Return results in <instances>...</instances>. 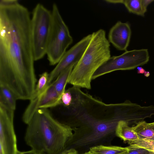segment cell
<instances>
[{
  "mask_svg": "<svg viewBox=\"0 0 154 154\" xmlns=\"http://www.w3.org/2000/svg\"><path fill=\"white\" fill-rule=\"evenodd\" d=\"M30 12L17 0L0 1V86L30 100L36 86Z\"/></svg>",
  "mask_w": 154,
  "mask_h": 154,
  "instance_id": "1",
  "label": "cell"
},
{
  "mask_svg": "<svg viewBox=\"0 0 154 154\" xmlns=\"http://www.w3.org/2000/svg\"><path fill=\"white\" fill-rule=\"evenodd\" d=\"M27 125L26 143L41 154H60L73 137V129L57 121L48 109H38Z\"/></svg>",
  "mask_w": 154,
  "mask_h": 154,
  "instance_id": "2",
  "label": "cell"
},
{
  "mask_svg": "<svg viewBox=\"0 0 154 154\" xmlns=\"http://www.w3.org/2000/svg\"><path fill=\"white\" fill-rule=\"evenodd\" d=\"M91 35L89 45L74 66L67 82L73 86L88 89L91 88L94 74L111 57L110 45L105 31L100 29Z\"/></svg>",
  "mask_w": 154,
  "mask_h": 154,
  "instance_id": "3",
  "label": "cell"
},
{
  "mask_svg": "<svg viewBox=\"0 0 154 154\" xmlns=\"http://www.w3.org/2000/svg\"><path fill=\"white\" fill-rule=\"evenodd\" d=\"M52 24L46 55L51 65L57 64L72 43L73 38L56 3L52 6Z\"/></svg>",
  "mask_w": 154,
  "mask_h": 154,
  "instance_id": "4",
  "label": "cell"
},
{
  "mask_svg": "<svg viewBox=\"0 0 154 154\" xmlns=\"http://www.w3.org/2000/svg\"><path fill=\"white\" fill-rule=\"evenodd\" d=\"M52 24L51 11L37 4L33 10L31 20V40L35 61L46 54Z\"/></svg>",
  "mask_w": 154,
  "mask_h": 154,
  "instance_id": "5",
  "label": "cell"
},
{
  "mask_svg": "<svg viewBox=\"0 0 154 154\" xmlns=\"http://www.w3.org/2000/svg\"><path fill=\"white\" fill-rule=\"evenodd\" d=\"M149 56L147 49L126 51L122 54L110 57L96 71L92 79L118 70H129L146 64Z\"/></svg>",
  "mask_w": 154,
  "mask_h": 154,
  "instance_id": "6",
  "label": "cell"
},
{
  "mask_svg": "<svg viewBox=\"0 0 154 154\" xmlns=\"http://www.w3.org/2000/svg\"><path fill=\"white\" fill-rule=\"evenodd\" d=\"M14 111L0 105V154H17L18 151L13 124Z\"/></svg>",
  "mask_w": 154,
  "mask_h": 154,
  "instance_id": "7",
  "label": "cell"
},
{
  "mask_svg": "<svg viewBox=\"0 0 154 154\" xmlns=\"http://www.w3.org/2000/svg\"><path fill=\"white\" fill-rule=\"evenodd\" d=\"M91 36V34L85 37L66 52L56 67L49 74L48 85L63 70L70 65L77 63L89 45Z\"/></svg>",
  "mask_w": 154,
  "mask_h": 154,
  "instance_id": "8",
  "label": "cell"
},
{
  "mask_svg": "<svg viewBox=\"0 0 154 154\" xmlns=\"http://www.w3.org/2000/svg\"><path fill=\"white\" fill-rule=\"evenodd\" d=\"M60 98L61 97L54 85L51 83L41 96L32 98L30 100V102L23 115V121L27 124L38 109L51 108L59 105Z\"/></svg>",
  "mask_w": 154,
  "mask_h": 154,
  "instance_id": "9",
  "label": "cell"
},
{
  "mask_svg": "<svg viewBox=\"0 0 154 154\" xmlns=\"http://www.w3.org/2000/svg\"><path fill=\"white\" fill-rule=\"evenodd\" d=\"M131 34V27L128 22L118 21L110 29L108 40L118 50L126 51Z\"/></svg>",
  "mask_w": 154,
  "mask_h": 154,
  "instance_id": "10",
  "label": "cell"
},
{
  "mask_svg": "<svg viewBox=\"0 0 154 154\" xmlns=\"http://www.w3.org/2000/svg\"><path fill=\"white\" fill-rule=\"evenodd\" d=\"M116 135L124 141H130L139 139L137 135L126 122L119 121L115 130Z\"/></svg>",
  "mask_w": 154,
  "mask_h": 154,
  "instance_id": "11",
  "label": "cell"
},
{
  "mask_svg": "<svg viewBox=\"0 0 154 154\" xmlns=\"http://www.w3.org/2000/svg\"><path fill=\"white\" fill-rule=\"evenodd\" d=\"M75 65L72 64L63 70L52 83L58 93L61 97L65 91V87L68 79Z\"/></svg>",
  "mask_w": 154,
  "mask_h": 154,
  "instance_id": "12",
  "label": "cell"
},
{
  "mask_svg": "<svg viewBox=\"0 0 154 154\" xmlns=\"http://www.w3.org/2000/svg\"><path fill=\"white\" fill-rule=\"evenodd\" d=\"M0 105L14 110L17 100L13 93L8 88L0 86Z\"/></svg>",
  "mask_w": 154,
  "mask_h": 154,
  "instance_id": "13",
  "label": "cell"
},
{
  "mask_svg": "<svg viewBox=\"0 0 154 154\" xmlns=\"http://www.w3.org/2000/svg\"><path fill=\"white\" fill-rule=\"evenodd\" d=\"M90 150L97 154H123L128 150L127 147L99 145L92 147Z\"/></svg>",
  "mask_w": 154,
  "mask_h": 154,
  "instance_id": "14",
  "label": "cell"
},
{
  "mask_svg": "<svg viewBox=\"0 0 154 154\" xmlns=\"http://www.w3.org/2000/svg\"><path fill=\"white\" fill-rule=\"evenodd\" d=\"M132 127L139 139L154 138V132L146 121L140 122Z\"/></svg>",
  "mask_w": 154,
  "mask_h": 154,
  "instance_id": "15",
  "label": "cell"
},
{
  "mask_svg": "<svg viewBox=\"0 0 154 154\" xmlns=\"http://www.w3.org/2000/svg\"><path fill=\"white\" fill-rule=\"evenodd\" d=\"M122 4L129 12L138 15L144 16L146 11L143 7L141 0H124Z\"/></svg>",
  "mask_w": 154,
  "mask_h": 154,
  "instance_id": "16",
  "label": "cell"
},
{
  "mask_svg": "<svg viewBox=\"0 0 154 154\" xmlns=\"http://www.w3.org/2000/svg\"><path fill=\"white\" fill-rule=\"evenodd\" d=\"M49 74L46 72L40 75L32 98L39 97L46 91L49 85Z\"/></svg>",
  "mask_w": 154,
  "mask_h": 154,
  "instance_id": "17",
  "label": "cell"
},
{
  "mask_svg": "<svg viewBox=\"0 0 154 154\" xmlns=\"http://www.w3.org/2000/svg\"><path fill=\"white\" fill-rule=\"evenodd\" d=\"M130 145L144 148L147 150L154 148V138L138 139L128 142Z\"/></svg>",
  "mask_w": 154,
  "mask_h": 154,
  "instance_id": "18",
  "label": "cell"
},
{
  "mask_svg": "<svg viewBox=\"0 0 154 154\" xmlns=\"http://www.w3.org/2000/svg\"><path fill=\"white\" fill-rule=\"evenodd\" d=\"M127 147L128 150L123 154H152L148 150L142 148L131 145Z\"/></svg>",
  "mask_w": 154,
  "mask_h": 154,
  "instance_id": "19",
  "label": "cell"
},
{
  "mask_svg": "<svg viewBox=\"0 0 154 154\" xmlns=\"http://www.w3.org/2000/svg\"><path fill=\"white\" fill-rule=\"evenodd\" d=\"M60 154H79L78 152L73 148L65 149Z\"/></svg>",
  "mask_w": 154,
  "mask_h": 154,
  "instance_id": "20",
  "label": "cell"
},
{
  "mask_svg": "<svg viewBox=\"0 0 154 154\" xmlns=\"http://www.w3.org/2000/svg\"><path fill=\"white\" fill-rule=\"evenodd\" d=\"M154 1L153 0H141L143 7L146 11H147V8L148 5Z\"/></svg>",
  "mask_w": 154,
  "mask_h": 154,
  "instance_id": "21",
  "label": "cell"
},
{
  "mask_svg": "<svg viewBox=\"0 0 154 154\" xmlns=\"http://www.w3.org/2000/svg\"><path fill=\"white\" fill-rule=\"evenodd\" d=\"M17 154H41L40 153L32 149V150L27 151L21 152L18 151Z\"/></svg>",
  "mask_w": 154,
  "mask_h": 154,
  "instance_id": "22",
  "label": "cell"
},
{
  "mask_svg": "<svg viewBox=\"0 0 154 154\" xmlns=\"http://www.w3.org/2000/svg\"><path fill=\"white\" fill-rule=\"evenodd\" d=\"M137 68L138 69V73H144L145 71L142 67H137Z\"/></svg>",
  "mask_w": 154,
  "mask_h": 154,
  "instance_id": "23",
  "label": "cell"
},
{
  "mask_svg": "<svg viewBox=\"0 0 154 154\" xmlns=\"http://www.w3.org/2000/svg\"><path fill=\"white\" fill-rule=\"evenodd\" d=\"M149 127L154 132V122L152 123H148Z\"/></svg>",
  "mask_w": 154,
  "mask_h": 154,
  "instance_id": "24",
  "label": "cell"
},
{
  "mask_svg": "<svg viewBox=\"0 0 154 154\" xmlns=\"http://www.w3.org/2000/svg\"><path fill=\"white\" fill-rule=\"evenodd\" d=\"M83 154H97L94 152L91 151V150H89L88 152H85V153H83Z\"/></svg>",
  "mask_w": 154,
  "mask_h": 154,
  "instance_id": "25",
  "label": "cell"
}]
</instances>
